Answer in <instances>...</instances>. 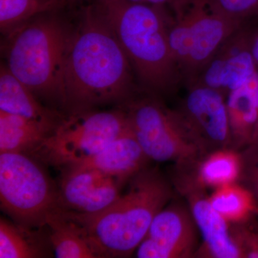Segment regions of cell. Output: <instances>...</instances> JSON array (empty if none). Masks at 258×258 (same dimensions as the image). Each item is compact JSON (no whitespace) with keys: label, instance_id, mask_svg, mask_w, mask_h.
Returning a JSON list of instances; mask_svg holds the SVG:
<instances>
[{"label":"cell","instance_id":"6","mask_svg":"<svg viewBox=\"0 0 258 258\" xmlns=\"http://www.w3.org/2000/svg\"><path fill=\"white\" fill-rule=\"evenodd\" d=\"M132 132L150 160L184 165L206 154L177 109L157 97H132L123 103Z\"/></svg>","mask_w":258,"mask_h":258},{"label":"cell","instance_id":"10","mask_svg":"<svg viewBox=\"0 0 258 258\" xmlns=\"http://www.w3.org/2000/svg\"><path fill=\"white\" fill-rule=\"evenodd\" d=\"M257 20H247L236 30L191 85L213 88L227 97L252 79L257 71L251 52L252 31Z\"/></svg>","mask_w":258,"mask_h":258},{"label":"cell","instance_id":"12","mask_svg":"<svg viewBox=\"0 0 258 258\" xmlns=\"http://www.w3.org/2000/svg\"><path fill=\"white\" fill-rule=\"evenodd\" d=\"M61 179V210L79 214L97 213L114 203L124 181L92 167H64Z\"/></svg>","mask_w":258,"mask_h":258},{"label":"cell","instance_id":"2","mask_svg":"<svg viewBox=\"0 0 258 258\" xmlns=\"http://www.w3.org/2000/svg\"><path fill=\"white\" fill-rule=\"evenodd\" d=\"M126 192L97 213L62 210L87 239L98 257H127L138 248L156 215L172 198L170 182L154 169L130 179Z\"/></svg>","mask_w":258,"mask_h":258},{"label":"cell","instance_id":"5","mask_svg":"<svg viewBox=\"0 0 258 258\" xmlns=\"http://www.w3.org/2000/svg\"><path fill=\"white\" fill-rule=\"evenodd\" d=\"M169 10V45L181 81L188 87L247 20L226 14L216 0H181Z\"/></svg>","mask_w":258,"mask_h":258},{"label":"cell","instance_id":"20","mask_svg":"<svg viewBox=\"0 0 258 258\" xmlns=\"http://www.w3.org/2000/svg\"><path fill=\"white\" fill-rule=\"evenodd\" d=\"M208 198L212 208L229 224L242 223L258 216L255 198L240 183L217 188Z\"/></svg>","mask_w":258,"mask_h":258},{"label":"cell","instance_id":"24","mask_svg":"<svg viewBox=\"0 0 258 258\" xmlns=\"http://www.w3.org/2000/svg\"><path fill=\"white\" fill-rule=\"evenodd\" d=\"M240 154L242 166L238 183L252 192L258 204V145L250 144Z\"/></svg>","mask_w":258,"mask_h":258},{"label":"cell","instance_id":"28","mask_svg":"<svg viewBox=\"0 0 258 258\" xmlns=\"http://www.w3.org/2000/svg\"><path fill=\"white\" fill-rule=\"evenodd\" d=\"M251 144H257L258 145V120L257 124L254 128L253 136H252V142Z\"/></svg>","mask_w":258,"mask_h":258},{"label":"cell","instance_id":"7","mask_svg":"<svg viewBox=\"0 0 258 258\" xmlns=\"http://www.w3.org/2000/svg\"><path fill=\"white\" fill-rule=\"evenodd\" d=\"M1 208L27 228L46 225L60 210V195L35 159L25 153L0 154Z\"/></svg>","mask_w":258,"mask_h":258},{"label":"cell","instance_id":"14","mask_svg":"<svg viewBox=\"0 0 258 258\" xmlns=\"http://www.w3.org/2000/svg\"><path fill=\"white\" fill-rule=\"evenodd\" d=\"M242 166L240 151L231 148L209 153L189 164L176 165V187L190 186L205 190L238 182Z\"/></svg>","mask_w":258,"mask_h":258},{"label":"cell","instance_id":"13","mask_svg":"<svg viewBox=\"0 0 258 258\" xmlns=\"http://www.w3.org/2000/svg\"><path fill=\"white\" fill-rule=\"evenodd\" d=\"M187 199L190 211L203 242L195 257L208 258H242L230 233V224L215 210L205 195V190L193 186L178 189Z\"/></svg>","mask_w":258,"mask_h":258},{"label":"cell","instance_id":"15","mask_svg":"<svg viewBox=\"0 0 258 258\" xmlns=\"http://www.w3.org/2000/svg\"><path fill=\"white\" fill-rule=\"evenodd\" d=\"M149 160L130 127L93 157L72 166L95 168L125 182L145 169Z\"/></svg>","mask_w":258,"mask_h":258},{"label":"cell","instance_id":"23","mask_svg":"<svg viewBox=\"0 0 258 258\" xmlns=\"http://www.w3.org/2000/svg\"><path fill=\"white\" fill-rule=\"evenodd\" d=\"M253 221L252 218L242 223L230 224L231 235L242 258H258V227Z\"/></svg>","mask_w":258,"mask_h":258},{"label":"cell","instance_id":"1","mask_svg":"<svg viewBox=\"0 0 258 258\" xmlns=\"http://www.w3.org/2000/svg\"><path fill=\"white\" fill-rule=\"evenodd\" d=\"M134 72L124 51L95 5L81 12L70 37L62 81V107L87 111L134 96Z\"/></svg>","mask_w":258,"mask_h":258},{"label":"cell","instance_id":"9","mask_svg":"<svg viewBox=\"0 0 258 258\" xmlns=\"http://www.w3.org/2000/svg\"><path fill=\"white\" fill-rule=\"evenodd\" d=\"M178 111L204 153L230 148L226 97L207 86L191 85Z\"/></svg>","mask_w":258,"mask_h":258},{"label":"cell","instance_id":"18","mask_svg":"<svg viewBox=\"0 0 258 258\" xmlns=\"http://www.w3.org/2000/svg\"><path fill=\"white\" fill-rule=\"evenodd\" d=\"M56 125L0 111V154L33 153Z\"/></svg>","mask_w":258,"mask_h":258},{"label":"cell","instance_id":"16","mask_svg":"<svg viewBox=\"0 0 258 258\" xmlns=\"http://www.w3.org/2000/svg\"><path fill=\"white\" fill-rule=\"evenodd\" d=\"M231 134L230 148L240 151L250 145L258 120V71L226 98Z\"/></svg>","mask_w":258,"mask_h":258},{"label":"cell","instance_id":"26","mask_svg":"<svg viewBox=\"0 0 258 258\" xmlns=\"http://www.w3.org/2000/svg\"><path fill=\"white\" fill-rule=\"evenodd\" d=\"M127 1L139 3V4L152 5V6L162 7V8H167L169 9L177 4L181 0H127Z\"/></svg>","mask_w":258,"mask_h":258},{"label":"cell","instance_id":"3","mask_svg":"<svg viewBox=\"0 0 258 258\" xmlns=\"http://www.w3.org/2000/svg\"><path fill=\"white\" fill-rule=\"evenodd\" d=\"M132 64L151 93L170 94L181 81L169 41L167 8L127 0H96Z\"/></svg>","mask_w":258,"mask_h":258},{"label":"cell","instance_id":"25","mask_svg":"<svg viewBox=\"0 0 258 258\" xmlns=\"http://www.w3.org/2000/svg\"><path fill=\"white\" fill-rule=\"evenodd\" d=\"M222 10L237 20H258V0H216Z\"/></svg>","mask_w":258,"mask_h":258},{"label":"cell","instance_id":"27","mask_svg":"<svg viewBox=\"0 0 258 258\" xmlns=\"http://www.w3.org/2000/svg\"><path fill=\"white\" fill-rule=\"evenodd\" d=\"M251 52L258 71V20L254 25L251 40Z\"/></svg>","mask_w":258,"mask_h":258},{"label":"cell","instance_id":"8","mask_svg":"<svg viewBox=\"0 0 258 258\" xmlns=\"http://www.w3.org/2000/svg\"><path fill=\"white\" fill-rule=\"evenodd\" d=\"M129 128L123 109L69 113L32 154L49 164L68 167L93 157Z\"/></svg>","mask_w":258,"mask_h":258},{"label":"cell","instance_id":"22","mask_svg":"<svg viewBox=\"0 0 258 258\" xmlns=\"http://www.w3.org/2000/svg\"><path fill=\"white\" fill-rule=\"evenodd\" d=\"M30 228L15 225L1 217L0 257L35 258L44 257L41 245L35 240Z\"/></svg>","mask_w":258,"mask_h":258},{"label":"cell","instance_id":"17","mask_svg":"<svg viewBox=\"0 0 258 258\" xmlns=\"http://www.w3.org/2000/svg\"><path fill=\"white\" fill-rule=\"evenodd\" d=\"M0 111L57 125L64 116L44 106L31 90L10 72L0 68Z\"/></svg>","mask_w":258,"mask_h":258},{"label":"cell","instance_id":"21","mask_svg":"<svg viewBox=\"0 0 258 258\" xmlns=\"http://www.w3.org/2000/svg\"><path fill=\"white\" fill-rule=\"evenodd\" d=\"M68 0H0V30L8 36L32 19L60 10Z\"/></svg>","mask_w":258,"mask_h":258},{"label":"cell","instance_id":"19","mask_svg":"<svg viewBox=\"0 0 258 258\" xmlns=\"http://www.w3.org/2000/svg\"><path fill=\"white\" fill-rule=\"evenodd\" d=\"M46 225L50 229L49 242L55 257H98L79 226L61 209L48 217Z\"/></svg>","mask_w":258,"mask_h":258},{"label":"cell","instance_id":"11","mask_svg":"<svg viewBox=\"0 0 258 258\" xmlns=\"http://www.w3.org/2000/svg\"><path fill=\"white\" fill-rule=\"evenodd\" d=\"M196 222L190 210L165 207L156 215L136 250L139 258H189L198 250Z\"/></svg>","mask_w":258,"mask_h":258},{"label":"cell","instance_id":"4","mask_svg":"<svg viewBox=\"0 0 258 258\" xmlns=\"http://www.w3.org/2000/svg\"><path fill=\"white\" fill-rule=\"evenodd\" d=\"M49 12L6 36L5 64L38 98L62 106L64 60L72 29Z\"/></svg>","mask_w":258,"mask_h":258}]
</instances>
